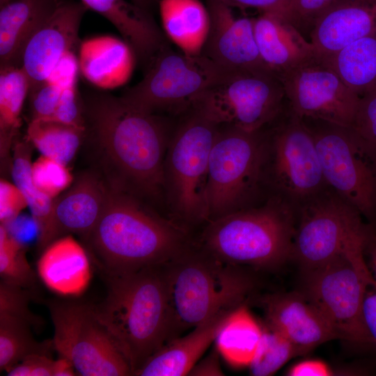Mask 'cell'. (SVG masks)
<instances>
[{
    "label": "cell",
    "instance_id": "6da1fadb",
    "mask_svg": "<svg viewBox=\"0 0 376 376\" xmlns=\"http://www.w3.org/2000/svg\"><path fill=\"white\" fill-rule=\"evenodd\" d=\"M84 108L86 135L108 186L168 215L164 164L175 118L140 111L101 93L88 96Z\"/></svg>",
    "mask_w": 376,
    "mask_h": 376
},
{
    "label": "cell",
    "instance_id": "7a4b0ae2",
    "mask_svg": "<svg viewBox=\"0 0 376 376\" xmlns=\"http://www.w3.org/2000/svg\"><path fill=\"white\" fill-rule=\"evenodd\" d=\"M108 187L101 215L84 240L104 274L164 265L191 245L189 229L136 196Z\"/></svg>",
    "mask_w": 376,
    "mask_h": 376
},
{
    "label": "cell",
    "instance_id": "3957f363",
    "mask_svg": "<svg viewBox=\"0 0 376 376\" xmlns=\"http://www.w3.org/2000/svg\"><path fill=\"white\" fill-rule=\"evenodd\" d=\"M163 265L105 274L107 295L101 304L93 306L132 375L171 337Z\"/></svg>",
    "mask_w": 376,
    "mask_h": 376
},
{
    "label": "cell",
    "instance_id": "277c9868",
    "mask_svg": "<svg viewBox=\"0 0 376 376\" xmlns=\"http://www.w3.org/2000/svg\"><path fill=\"white\" fill-rule=\"evenodd\" d=\"M240 267L217 259L195 243L163 265L169 340L244 304L255 282Z\"/></svg>",
    "mask_w": 376,
    "mask_h": 376
},
{
    "label": "cell",
    "instance_id": "5b68a950",
    "mask_svg": "<svg viewBox=\"0 0 376 376\" xmlns=\"http://www.w3.org/2000/svg\"><path fill=\"white\" fill-rule=\"evenodd\" d=\"M297 209L276 196L205 224L195 243L235 265L272 269L291 259Z\"/></svg>",
    "mask_w": 376,
    "mask_h": 376
},
{
    "label": "cell",
    "instance_id": "8992f818",
    "mask_svg": "<svg viewBox=\"0 0 376 376\" xmlns=\"http://www.w3.org/2000/svg\"><path fill=\"white\" fill-rule=\"evenodd\" d=\"M219 125L194 105L175 118L164 164L169 216L189 229L207 221L204 192Z\"/></svg>",
    "mask_w": 376,
    "mask_h": 376
},
{
    "label": "cell",
    "instance_id": "52a82bcc",
    "mask_svg": "<svg viewBox=\"0 0 376 376\" xmlns=\"http://www.w3.org/2000/svg\"><path fill=\"white\" fill-rule=\"evenodd\" d=\"M262 129L219 125L204 192L207 221L258 205L269 196L263 179Z\"/></svg>",
    "mask_w": 376,
    "mask_h": 376
},
{
    "label": "cell",
    "instance_id": "ba28073f",
    "mask_svg": "<svg viewBox=\"0 0 376 376\" xmlns=\"http://www.w3.org/2000/svg\"><path fill=\"white\" fill-rule=\"evenodd\" d=\"M368 240L354 239L330 260L304 272L301 291L327 318L339 340L356 345H374L363 318L367 289L376 288L364 259Z\"/></svg>",
    "mask_w": 376,
    "mask_h": 376
},
{
    "label": "cell",
    "instance_id": "9c48e42d",
    "mask_svg": "<svg viewBox=\"0 0 376 376\" xmlns=\"http://www.w3.org/2000/svg\"><path fill=\"white\" fill-rule=\"evenodd\" d=\"M266 191L297 209L327 185L312 134L287 97L281 113L262 128Z\"/></svg>",
    "mask_w": 376,
    "mask_h": 376
},
{
    "label": "cell",
    "instance_id": "30bf717a",
    "mask_svg": "<svg viewBox=\"0 0 376 376\" xmlns=\"http://www.w3.org/2000/svg\"><path fill=\"white\" fill-rule=\"evenodd\" d=\"M327 185L361 217L376 218V147L352 127L302 118Z\"/></svg>",
    "mask_w": 376,
    "mask_h": 376
},
{
    "label": "cell",
    "instance_id": "8fae6325",
    "mask_svg": "<svg viewBox=\"0 0 376 376\" xmlns=\"http://www.w3.org/2000/svg\"><path fill=\"white\" fill-rule=\"evenodd\" d=\"M143 79L120 98L146 113L176 118L194 105L228 74L200 54L191 56L164 44L149 63Z\"/></svg>",
    "mask_w": 376,
    "mask_h": 376
},
{
    "label": "cell",
    "instance_id": "7c38bea8",
    "mask_svg": "<svg viewBox=\"0 0 376 376\" xmlns=\"http://www.w3.org/2000/svg\"><path fill=\"white\" fill-rule=\"evenodd\" d=\"M48 308L54 326V350L68 359L79 375H132L129 363L97 318L93 306L53 300Z\"/></svg>",
    "mask_w": 376,
    "mask_h": 376
},
{
    "label": "cell",
    "instance_id": "4fadbf2b",
    "mask_svg": "<svg viewBox=\"0 0 376 376\" xmlns=\"http://www.w3.org/2000/svg\"><path fill=\"white\" fill-rule=\"evenodd\" d=\"M370 230L361 215L329 187L298 207L291 259L303 273L308 272Z\"/></svg>",
    "mask_w": 376,
    "mask_h": 376
},
{
    "label": "cell",
    "instance_id": "5bb4252c",
    "mask_svg": "<svg viewBox=\"0 0 376 376\" xmlns=\"http://www.w3.org/2000/svg\"><path fill=\"white\" fill-rule=\"evenodd\" d=\"M286 95L281 81L269 72L230 74L194 104L219 125L256 132L282 111Z\"/></svg>",
    "mask_w": 376,
    "mask_h": 376
},
{
    "label": "cell",
    "instance_id": "9a60e30c",
    "mask_svg": "<svg viewBox=\"0 0 376 376\" xmlns=\"http://www.w3.org/2000/svg\"><path fill=\"white\" fill-rule=\"evenodd\" d=\"M280 80L299 116L351 126L359 96L325 64L315 60L285 73Z\"/></svg>",
    "mask_w": 376,
    "mask_h": 376
},
{
    "label": "cell",
    "instance_id": "2e32d148",
    "mask_svg": "<svg viewBox=\"0 0 376 376\" xmlns=\"http://www.w3.org/2000/svg\"><path fill=\"white\" fill-rule=\"evenodd\" d=\"M207 6L210 26L201 54L228 74L272 72L258 49L254 18L236 17L221 0H207Z\"/></svg>",
    "mask_w": 376,
    "mask_h": 376
},
{
    "label": "cell",
    "instance_id": "e0dca14e",
    "mask_svg": "<svg viewBox=\"0 0 376 376\" xmlns=\"http://www.w3.org/2000/svg\"><path fill=\"white\" fill-rule=\"evenodd\" d=\"M108 188L98 171H86L76 178L53 199L45 228L37 238L38 252L67 235H77L84 241L101 215Z\"/></svg>",
    "mask_w": 376,
    "mask_h": 376
},
{
    "label": "cell",
    "instance_id": "ac0fdd59",
    "mask_svg": "<svg viewBox=\"0 0 376 376\" xmlns=\"http://www.w3.org/2000/svg\"><path fill=\"white\" fill-rule=\"evenodd\" d=\"M87 9L81 1L60 2L29 40L20 65L28 77L29 89L47 81L60 59L77 47L81 21Z\"/></svg>",
    "mask_w": 376,
    "mask_h": 376
},
{
    "label": "cell",
    "instance_id": "d6986e66",
    "mask_svg": "<svg viewBox=\"0 0 376 376\" xmlns=\"http://www.w3.org/2000/svg\"><path fill=\"white\" fill-rule=\"evenodd\" d=\"M267 327L285 338L298 356L332 340H339L320 310L302 292L267 295L261 300Z\"/></svg>",
    "mask_w": 376,
    "mask_h": 376
},
{
    "label": "cell",
    "instance_id": "ffe728a7",
    "mask_svg": "<svg viewBox=\"0 0 376 376\" xmlns=\"http://www.w3.org/2000/svg\"><path fill=\"white\" fill-rule=\"evenodd\" d=\"M376 32V0H336L310 34L317 58L323 61L348 45Z\"/></svg>",
    "mask_w": 376,
    "mask_h": 376
},
{
    "label": "cell",
    "instance_id": "44dd1931",
    "mask_svg": "<svg viewBox=\"0 0 376 376\" xmlns=\"http://www.w3.org/2000/svg\"><path fill=\"white\" fill-rule=\"evenodd\" d=\"M253 29L263 63L279 79L285 73L318 60L312 43L280 16L261 13L253 19Z\"/></svg>",
    "mask_w": 376,
    "mask_h": 376
},
{
    "label": "cell",
    "instance_id": "7402d4cb",
    "mask_svg": "<svg viewBox=\"0 0 376 376\" xmlns=\"http://www.w3.org/2000/svg\"><path fill=\"white\" fill-rule=\"evenodd\" d=\"M40 253L37 272L49 289L63 296H78L86 289L91 279L89 257L72 235L58 238Z\"/></svg>",
    "mask_w": 376,
    "mask_h": 376
},
{
    "label": "cell",
    "instance_id": "603a6c76",
    "mask_svg": "<svg viewBox=\"0 0 376 376\" xmlns=\"http://www.w3.org/2000/svg\"><path fill=\"white\" fill-rule=\"evenodd\" d=\"M232 311L219 315L193 328L185 336L169 340L148 359L134 375H188L214 342L220 328Z\"/></svg>",
    "mask_w": 376,
    "mask_h": 376
},
{
    "label": "cell",
    "instance_id": "cb8c5ba5",
    "mask_svg": "<svg viewBox=\"0 0 376 376\" xmlns=\"http://www.w3.org/2000/svg\"><path fill=\"white\" fill-rule=\"evenodd\" d=\"M58 0H10L0 10V67H20L24 49Z\"/></svg>",
    "mask_w": 376,
    "mask_h": 376
},
{
    "label": "cell",
    "instance_id": "d4e9b609",
    "mask_svg": "<svg viewBox=\"0 0 376 376\" xmlns=\"http://www.w3.org/2000/svg\"><path fill=\"white\" fill-rule=\"evenodd\" d=\"M136 55L125 41L111 36H95L79 45V68L84 77L102 89H113L130 79Z\"/></svg>",
    "mask_w": 376,
    "mask_h": 376
},
{
    "label": "cell",
    "instance_id": "484cf974",
    "mask_svg": "<svg viewBox=\"0 0 376 376\" xmlns=\"http://www.w3.org/2000/svg\"><path fill=\"white\" fill-rule=\"evenodd\" d=\"M109 20L123 40L132 48L136 56L150 62L166 44L163 35L145 8L125 0H80Z\"/></svg>",
    "mask_w": 376,
    "mask_h": 376
},
{
    "label": "cell",
    "instance_id": "4316f807",
    "mask_svg": "<svg viewBox=\"0 0 376 376\" xmlns=\"http://www.w3.org/2000/svg\"><path fill=\"white\" fill-rule=\"evenodd\" d=\"M159 9L169 39L182 52L200 55L210 26L207 6L200 0H160Z\"/></svg>",
    "mask_w": 376,
    "mask_h": 376
},
{
    "label": "cell",
    "instance_id": "83f0119b",
    "mask_svg": "<svg viewBox=\"0 0 376 376\" xmlns=\"http://www.w3.org/2000/svg\"><path fill=\"white\" fill-rule=\"evenodd\" d=\"M264 329L244 304L233 310L220 328L214 343L221 357L236 368L249 367Z\"/></svg>",
    "mask_w": 376,
    "mask_h": 376
},
{
    "label": "cell",
    "instance_id": "f1b7e54d",
    "mask_svg": "<svg viewBox=\"0 0 376 376\" xmlns=\"http://www.w3.org/2000/svg\"><path fill=\"white\" fill-rule=\"evenodd\" d=\"M331 68L359 97L376 88V32L320 61Z\"/></svg>",
    "mask_w": 376,
    "mask_h": 376
},
{
    "label": "cell",
    "instance_id": "f546056e",
    "mask_svg": "<svg viewBox=\"0 0 376 376\" xmlns=\"http://www.w3.org/2000/svg\"><path fill=\"white\" fill-rule=\"evenodd\" d=\"M29 81L21 67L0 70V154L5 158L21 126V113L29 91Z\"/></svg>",
    "mask_w": 376,
    "mask_h": 376
},
{
    "label": "cell",
    "instance_id": "4dcf8cb0",
    "mask_svg": "<svg viewBox=\"0 0 376 376\" xmlns=\"http://www.w3.org/2000/svg\"><path fill=\"white\" fill-rule=\"evenodd\" d=\"M38 328L31 320L18 315L0 312V371H6L33 354L51 356L52 340L37 341L32 329Z\"/></svg>",
    "mask_w": 376,
    "mask_h": 376
},
{
    "label": "cell",
    "instance_id": "1f68e13d",
    "mask_svg": "<svg viewBox=\"0 0 376 376\" xmlns=\"http://www.w3.org/2000/svg\"><path fill=\"white\" fill-rule=\"evenodd\" d=\"M86 135V129L54 119L29 121L27 139L42 155L65 165L77 154Z\"/></svg>",
    "mask_w": 376,
    "mask_h": 376
},
{
    "label": "cell",
    "instance_id": "d6a6232c",
    "mask_svg": "<svg viewBox=\"0 0 376 376\" xmlns=\"http://www.w3.org/2000/svg\"><path fill=\"white\" fill-rule=\"evenodd\" d=\"M31 145L28 139L26 142L17 141L14 145L11 173L13 182L27 200L31 216L37 225L38 238L45 228L53 199L42 193L33 181Z\"/></svg>",
    "mask_w": 376,
    "mask_h": 376
},
{
    "label": "cell",
    "instance_id": "836d02e7",
    "mask_svg": "<svg viewBox=\"0 0 376 376\" xmlns=\"http://www.w3.org/2000/svg\"><path fill=\"white\" fill-rule=\"evenodd\" d=\"M37 274L27 260L24 244L1 224V280L30 290L37 284Z\"/></svg>",
    "mask_w": 376,
    "mask_h": 376
},
{
    "label": "cell",
    "instance_id": "e575fe53",
    "mask_svg": "<svg viewBox=\"0 0 376 376\" xmlns=\"http://www.w3.org/2000/svg\"><path fill=\"white\" fill-rule=\"evenodd\" d=\"M298 356L292 345L278 332L264 329L256 354L249 366L254 376L274 374L292 358Z\"/></svg>",
    "mask_w": 376,
    "mask_h": 376
},
{
    "label": "cell",
    "instance_id": "d590c367",
    "mask_svg": "<svg viewBox=\"0 0 376 376\" xmlns=\"http://www.w3.org/2000/svg\"><path fill=\"white\" fill-rule=\"evenodd\" d=\"M31 175L37 188L52 199L69 188L74 181L67 165L45 155L32 163Z\"/></svg>",
    "mask_w": 376,
    "mask_h": 376
},
{
    "label": "cell",
    "instance_id": "8d00e7d4",
    "mask_svg": "<svg viewBox=\"0 0 376 376\" xmlns=\"http://www.w3.org/2000/svg\"><path fill=\"white\" fill-rule=\"evenodd\" d=\"M336 0H289L285 19L304 37L310 36L315 24Z\"/></svg>",
    "mask_w": 376,
    "mask_h": 376
},
{
    "label": "cell",
    "instance_id": "74e56055",
    "mask_svg": "<svg viewBox=\"0 0 376 376\" xmlns=\"http://www.w3.org/2000/svg\"><path fill=\"white\" fill-rule=\"evenodd\" d=\"M63 90L45 81L29 91L30 121L52 119L58 107Z\"/></svg>",
    "mask_w": 376,
    "mask_h": 376
},
{
    "label": "cell",
    "instance_id": "f35d334b",
    "mask_svg": "<svg viewBox=\"0 0 376 376\" xmlns=\"http://www.w3.org/2000/svg\"><path fill=\"white\" fill-rule=\"evenodd\" d=\"M350 127L376 147V88L359 97Z\"/></svg>",
    "mask_w": 376,
    "mask_h": 376
},
{
    "label": "cell",
    "instance_id": "ab89813d",
    "mask_svg": "<svg viewBox=\"0 0 376 376\" xmlns=\"http://www.w3.org/2000/svg\"><path fill=\"white\" fill-rule=\"evenodd\" d=\"M76 86L63 90L58 107L52 119L86 128L84 100L80 97Z\"/></svg>",
    "mask_w": 376,
    "mask_h": 376
},
{
    "label": "cell",
    "instance_id": "60d3db41",
    "mask_svg": "<svg viewBox=\"0 0 376 376\" xmlns=\"http://www.w3.org/2000/svg\"><path fill=\"white\" fill-rule=\"evenodd\" d=\"M28 202L15 183L4 179L0 181V221L8 224L16 218L25 207Z\"/></svg>",
    "mask_w": 376,
    "mask_h": 376
},
{
    "label": "cell",
    "instance_id": "b9f144b4",
    "mask_svg": "<svg viewBox=\"0 0 376 376\" xmlns=\"http://www.w3.org/2000/svg\"><path fill=\"white\" fill-rule=\"evenodd\" d=\"M78 70V58L74 51L69 52L55 65L47 81L62 90L76 86Z\"/></svg>",
    "mask_w": 376,
    "mask_h": 376
},
{
    "label": "cell",
    "instance_id": "7bdbcfd3",
    "mask_svg": "<svg viewBox=\"0 0 376 376\" xmlns=\"http://www.w3.org/2000/svg\"><path fill=\"white\" fill-rule=\"evenodd\" d=\"M54 361L51 356L33 354L13 366L6 373L8 376H53Z\"/></svg>",
    "mask_w": 376,
    "mask_h": 376
},
{
    "label": "cell",
    "instance_id": "ee69618b",
    "mask_svg": "<svg viewBox=\"0 0 376 376\" xmlns=\"http://www.w3.org/2000/svg\"><path fill=\"white\" fill-rule=\"evenodd\" d=\"M231 7L255 8L285 19L289 0H221Z\"/></svg>",
    "mask_w": 376,
    "mask_h": 376
},
{
    "label": "cell",
    "instance_id": "f6af8a7d",
    "mask_svg": "<svg viewBox=\"0 0 376 376\" xmlns=\"http://www.w3.org/2000/svg\"><path fill=\"white\" fill-rule=\"evenodd\" d=\"M331 368L319 359H306L290 367L287 372L289 376H329L333 375Z\"/></svg>",
    "mask_w": 376,
    "mask_h": 376
},
{
    "label": "cell",
    "instance_id": "bcb514c9",
    "mask_svg": "<svg viewBox=\"0 0 376 376\" xmlns=\"http://www.w3.org/2000/svg\"><path fill=\"white\" fill-rule=\"evenodd\" d=\"M363 321L370 337L376 345V288L370 286L363 304Z\"/></svg>",
    "mask_w": 376,
    "mask_h": 376
},
{
    "label": "cell",
    "instance_id": "7dc6e473",
    "mask_svg": "<svg viewBox=\"0 0 376 376\" xmlns=\"http://www.w3.org/2000/svg\"><path fill=\"white\" fill-rule=\"evenodd\" d=\"M220 354L216 349L206 357L198 361L190 370L188 375L220 376L224 375L220 363Z\"/></svg>",
    "mask_w": 376,
    "mask_h": 376
},
{
    "label": "cell",
    "instance_id": "c3c4849f",
    "mask_svg": "<svg viewBox=\"0 0 376 376\" xmlns=\"http://www.w3.org/2000/svg\"><path fill=\"white\" fill-rule=\"evenodd\" d=\"M75 370L72 363L65 357L59 356L54 361L53 376H73L76 375Z\"/></svg>",
    "mask_w": 376,
    "mask_h": 376
},
{
    "label": "cell",
    "instance_id": "681fc988",
    "mask_svg": "<svg viewBox=\"0 0 376 376\" xmlns=\"http://www.w3.org/2000/svg\"><path fill=\"white\" fill-rule=\"evenodd\" d=\"M366 248L369 249L372 267L371 272L376 282V235L373 233H372Z\"/></svg>",
    "mask_w": 376,
    "mask_h": 376
},
{
    "label": "cell",
    "instance_id": "f907efd6",
    "mask_svg": "<svg viewBox=\"0 0 376 376\" xmlns=\"http://www.w3.org/2000/svg\"><path fill=\"white\" fill-rule=\"evenodd\" d=\"M132 3L138 5L139 6L146 9V7L148 6L152 0H132Z\"/></svg>",
    "mask_w": 376,
    "mask_h": 376
},
{
    "label": "cell",
    "instance_id": "816d5d0a",
    "mask_svg": "<svg viewBox=\"0 0 376 376\" xmlns=\"http://www.w3.org/2000/svg\"><path fill=\"white\" fill-rule=\"evenodd\" d=\"M10 0H0V7L5 5L8 2H9Z\"/></svg>",
    "mask_w": 376,
    "mask_h": 376
}]
</instances>
